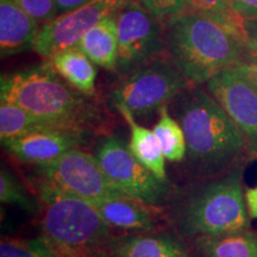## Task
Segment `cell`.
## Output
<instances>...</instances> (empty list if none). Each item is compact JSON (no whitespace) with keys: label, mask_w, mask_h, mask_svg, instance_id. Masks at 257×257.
Instances as JSON below:
<instances>
[{"label":"cell","mask_w":257,"mask_h":257,"mask_svg":"<svg viewBox=\"0 0 257 257\" xmlns=\"http://www.w3.org/2000/svg\"><path fill=\"white\" fill-rule=\"evenodd\" d=\"M185 12L204 16L220 24L244 30L243 19L234 12L231 0H188Z\"/></svg>","instance_id":"22"},{"label":"cell","mask_w":257,"mask_h":257,"mask_svg":"<svg viewBox=\"0 0 257 257\" xmlns=\"http://www.w3.org/2000/svg\"><path fill=\"white\" fill-rule=\"evenodd\" d=\"M117 70L130 74L162 56L166 49L161 21L138 0H127L117 15Z\"/></svg>","instance_id":"9"},{"label":"cell","mask_w":257,"mask_h":257,"mask_svg":"<svg viewBox=\"0 0 257 257\" xmlns=\"http://www.w3.org/2000/svg\"><path fill=\"white\" fill-rule=\"evenodd\" d=\"M244 30L249 46L257 50V21H244Z\"/></svg>","instance_id":"30"},{"label":"cell","mask_w":257,"mask_h":257,"mask_svg":"<svg viewBox=\"0 0 257 257\" xmlns=\"http://www.w3.org/2000/svg\"><path fill=\"white\" fill-rule=\"evenodd\" d=\"M47 60L50 61L54 69L73 88L85 95H94L96 79L95 64L79 47L61 50Z\"/></svg>","instance_id":"18"},{"label":"cell","mask_w":257,"mask_h":257,"mask_svg":"<svg viewBox=\"0 0 257 257\" xmlns=\"http://www.w3.org/2000/svg\"><path fill=\"white\" fill-rule=\"evenodd\" d=\"M159 112V121L154 126L153 131L157 137L163 155L169 162H182L186 159L187 152L184 130L179 121L169 113L167 106H163Z\"/></svg>","instance_id":"21"},{"label":"cell","mask_w":257,"mask_h":257,"mask_svg":"<svg viewBox=\"0 0 257 257\" xmlns=\"http://www.w3.org/2000/svg\"><path fill=\"white\" fill-rule=\"evenodd\" d=\"M27 14L41 25L53 21L59 16L56 0H14Z\"/></svg>","instance_id":"26"},{"label":"cell","mask_w":257,"mask_h":257,"mask_svg":"<svg viewBox=\"0 0 257 257\" xmlns=\"http://www.w3.org/2000/svg\"><path fill=\"white\" fill-rule=\"evenodd\" d=\"M237 66H239L245 72L246 75L249 76L250 80L255 83V86L257 87V50L250 47L246 56Z\"/></svg>","instance_id":"28"},{"label":"cell","mask_w":257,"mask_h":257,"mask_svg":"<svg viewBox=\"0 0 257 257\" xmlns=\"http://www.w3.org/2000/svg\"><path fill=\"white\" fill-rule=\"evenodd\" d=\"M0 200L3 204L19 206L30 214H37L41 211V202L34 200L16 176L4 168L0 172Z\"/></svg>","instance_id":"23"},{"label":"cell","mask_w":257,"mask_h":257,"mask_svg":"<svg viewBox=\"0 0 257 257\" xmlns=\"http://www.w3.org/2000/svg\"><path fill=\"white\" fill-rule=\"evenodd\" d=\"M93 205L113 230L137 233L153 232L162 227V219L156 214V207L149 206L128 195L107 199Z\"/></svg>","instance_id":"14"},{"label":"cell","mask_w":257,"mask_h":257,"mask_svg":"<svg viewBox=\"0 0 257 257\" xmlns=\"http://www.w3.org/2000/svg\"><path fill=\"white\" fill-rule=\"evenodd\" d=\"M94 156L112 184L128 197L156 208L169 205L174 197L176 191L170 181L157 179L141 165L120 137H101Z\"/></svg>","instance_id":"7"},{"label":"cell","mask_w":257,"mask_h":257,"mask_svg":"<svg viewBox=\"0 0 257 257\" xmlns=\"http://www.w3.org/2000/svg\"><path fill=\"white\" fill-rule=\"evenodd\" d=\"M114 257H195L188 240L175 231L115 233Z\"/></svg>","instance_id":"13"},{"label":"cell","mask_w":257,"mask_h":257,"mask_svg":"<svg viewBox=\"0 0 257 257\" xmlns=\"http://www.w3.org/2000/svg\"><path fill=\"white\" fill-rule=\"evenodd\" d=\"M188 242L195 257H257V231L251 229Z\"/></svg>","instance_id":"17"},{"label":"cell","mask_w":257,"mask_h":257,"mask_svg":"<svg viewBox=\"0 0 257 257\" xmlns=\"http://www.w3.org/2000/svg\"><path fill=\"white\" fill-rule=\"evenodd\" d=\"M245 166L197 180L184 191L175 192L167 219L175 232L192 240L251 229L245 202Z\"/></svg>","instance_id":"2"},{"label":"cell","mask_w":257,"mask_h":257,"mask_svg":"<svg viewBox=\"0 0 257 257\" xmlns=\"http://www.w3.org/2000/svg\"><path fill=\"white\" fill-rule=\"evenodd\" d=\"M76 47H79L95 66L108 70L117 69V15L110 16L95 25L82 37Z\"/></svg>","instance_id":"19"},{"label":"cell","mask_w":257,"mask_h":257,"mask_svg":"<svg viewBox=\"0 0 257 257\" xmlns=\"http://www.w3.org/2000/svg\"><path fill=\"white\" fill-rule=\"evenodd\" d=\"M192 86L169 57L160 56L127 74L112 93L114 106H124L136 115H148L173 101Z\"/></svg>","instance_id":"6"},{"label":"cell","mask_w":257,"mask_h":257,"mask_svg":"<svg viewBox=\"0 0 257 257\" xmlns=\"http://www.w3.org/2000/svg\"><path fill=\"white\" fill-rule=\"evenodd\" d=\"M237 15L244 21H257V0H231Z\"/></svg>","instance_id":"27"},{"label":"cell","mask_w":257,"mask_h":257,"mask_svg":"<svg viewBox=\"0 0 257 257\" xmlns=\"http://www.w3.org/2000/svg\"><path fill=\"white\" fill-rule=\"evenodd\" d=\"M86 2H88V0H56L59 15H62L64 12H68L70 10L79 8L80 5L85 4Z\"/></svg>","instance_id":"31"},{"label":"cell","mask_w":257,"mask_h":257,"mask_svg":"<svg viewBox=\"0 0 257 257\" xmlns=\"http://www.w3.org/2000/svg\"><path fill=\"white\" fill-rule=\"evenodd\" d=\"M245 202L250 219H257V185L245 188Z\"/></svg>","instance_id":"29"},{"label":"cell","mask_w":257,"mask_h":257,"mask_svg":"<svg viewBox=\"0 0 257 257\" xmlns=\"http://www.w3.org/2000/svg\"><path fill=\"white\" fill-rule=\"evenodd\" d=\"M0 257H56L43 240L5 238L0 243Z\"/></svg>","instance_id":"24"},{"label":"cell","mask_w":257,"mask_h":257,"mask_svg":"<svg viewBox=\"0 0 257 257\" xmlns=\"http://www.w3.org/2000/svg\"><path fill=\"white\" fill-rule=\"evenodd\" d=\"M205 88L242 133L251 161H257V87L239 66L224 69Z\"/></svg>","instance_id":"11"},{"label":"cell","mask_w":257,"mask_h":257,"mask_svg":"<svg viewBox=\"0 0 257 257\" xmlns=\"http://www.w3.org/2000/svg\"><path fill=\"white\" fill-rule=\"evenodd\" d=\"M150 14L161 22H169L170 19L181 15L187 10L188 0H138Z\"/></svg>","instance_id":"25"},{"label":"cell","mask_w":257,"mask_h":257,"mask_svg":"<svg viewBox=\"0 0 257 257\" xmlns=\"http://www.w3.org/2000/svg\"><path fill=\"white\" fill-rule=\"evenodd\" d=\"M48 127H60L31 114L21 106L0 102V138L3 141L23 136L32 131ZM64 128V127H63Z\"/></svg>","instance_id":"20"},{"label":"cell","mask_w":257,"mask_h":257,"mask_svg":"<svg viewBox=\"0 0 257 257\" xmlns=\"http://www.w3.org/2000/svg\"><path fill=\"white\" fill-rule=\"evenodd\" d=\"M41 29L14 0H0V51L2 56L14 55L32 48Z\"/></svg>","instance_id":"15"},{"label":"cell","mask_w":257,"mask_h":257,"mask_svg":"<svg viewBox=\"0 0 257 257\" xmlns=\"http://www.w3.org/2000/svg\"><path fill=\"white\" fill-rule=\"evenodd\" d=\"M38 179L94 204L126 195L101 169L94 154L73 148L53 162L36 167Z\"/></svg>","instance_id":"8"},{"label":"cell","mask_w":257,"mask_h":257,"mask_svg":"<svg viewBox=\"0 0 257 257\" xmlns=\"http://www.w3.org/2000/svg\"><path fill=\"white\" fill-rule=\"evenodd\" d=\"M88 136L83 131L48 127L2 143L6 152L17 160L37 167L53 162L73 148H80L87 142Z\"/></svg>","instance_id":"12"},{"label":"cell","mask_w":257,"mask_h":257,"mask_svg":"<svg viewBox=\"0 0 257 257\" xmlns=\"http://www.w3.org/2000/svg\"><path fill=\"white\" fill-rule=\"evenodd\" d=\"M0 100L21 106L60 127L92 134L102 125V112L98 102L73 88L54 69L49 60L3 75Z\"/></svg>","instance_id":"4"},{"label":"cell","mask_w":257,"mask_h":257,"mask_svg":"<svg viewBox=\"0 0 257 257\" xmlns=\"http://www.w3.org/2000/svg\"><path fill=\"white\" fill-rule=\"evenodd\" d=\"M166 50L192 85H206L242 62L250 49L245 31L191 12L167 22Z\"/></svg>","instance_id":"3"},{"label":"cell","mask_w":257,"mask_h":257,"mask_svg":"<svg viewBox=\"0 0 257 257\" xmlns=\"http://www.w3.org/2000/svg\"><path fill=\"white\" fill-rule=\"evenodd\" d=\"M172 102L186 137L187 173L194 181L219 176L251 161L242 133L206 88L189 86Z\"/></svg>","instance_id":"1"},{"label":"cell","mask_w":257,"mask_h":257,"mask_svg":"<svg viewBox=\"0 0 257 257\" xmlns=\"http://www.w3.org/2000/svg\"><path fill=\"white\" fill-rule=\"evenodd\" d=\"M40 237L56 257H114L115 233L91 202L38 179Z\"/></svg>","instance_id":"5"},{"label":"cell","mask_w":257,"mask_h":257,"mask_svg":"<svg viewBox=\"0 0 257 257\" xmlns=\"http://www.w3.org/2000/svg\"><path fill=\"white\" fill-rule=\"evenodd\" d=\"M127 0H88L79 8L59 15L41 25L32 50L49 59L54 54L76 47L82 37L105 18L118 15Z\"/></svg>","instance_id":"10"},{"label":"cell","mask_w":257,"mask_h":257,"mask_svg":"<svg viewBox=\"0 0 257 257\" xmlns=\"http://www.w3.org/2000/svg\"><path fill=\"white\" fill-rule=\"evenodd\" d=\"M115 108L123 115L130 127V140L127 147L135 159L152 172L157 179L169 181L166 169V157L154 131L138 124L135 115L124 106H115Z\"/></svg>","instance_id":"16"}]
</instances>
